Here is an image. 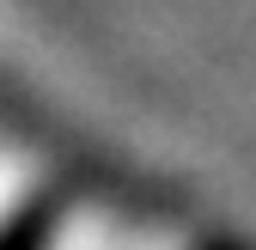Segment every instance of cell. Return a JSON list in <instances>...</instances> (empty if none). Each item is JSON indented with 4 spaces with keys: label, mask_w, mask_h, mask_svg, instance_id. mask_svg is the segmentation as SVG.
<instances>
[{
    "label": "cell",
    "mask_w": 256,
    "mask_h": 250,
    "mask_svg": "<svg viewBox=\"0 0 256 250\" xmlns=\"http://www.w3.org/2000/svg\"><path fill=\"white\" fill-rule=\"evenodd\" d=\"M55 214H61V202H55V196L24 202L12 220L0 226V250H49V238H55Z\"/></svg>",
    "instance_id": "cell-1"
},
{
    "label": "cell",
    "mask_w": 256,
    "mask_h": 250,
    "mask_svg": "<svg viewBox=\"0 0 256 250\" xmlns=\"http://www.w3.org/2000/svg\"><path fill=\"white\" fill-rule=\"evenodd\" d=\"M202 250H250V244H232V238H226V244H202Z\"/></svg>",
    "instance_id": "cell-2"
}]
</instances>
